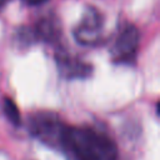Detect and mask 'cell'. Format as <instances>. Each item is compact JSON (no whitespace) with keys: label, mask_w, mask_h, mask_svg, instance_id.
I'll list each match as a JSON object with an SVG mask.
<instances>
[{"label":"cell","mask_w":160,"mask_h":160,"mask_svg":"<svg viewBox=\"0 0 160 160\" xmlns=\"http://www.w3.org/2000/svg\"><path fill=\"white\" fill-rule=\"evenodd\" d=\"M61 146L78 160H116L118 149L111 139L86 128L65 126Z\"/></svg>","instance_id":"6da1fadb"},{"label":"cell","mask_w":160,"mask_h":160,"mask_svg":"<svg viewBox=\"0 0 160 160\" xmlns=\"http://www.w3.org/2000/svg\"><path fill=\"white\" fill-rule=\"evenodd\" d=\"M30 131L50 145H60L61 139L65 130V125L52 114L49 112H40L31 118L30 120Z\"/></svg>","instance_id":"7a4b0ae2"},{"label":"cell","mask_w":160,"mask_h":160,"mask_svg":"<svg viewBox=\"0 0 160 160\" xmlns=\"http://www.w3.org/2000/svg\"><path fill=\"white\" fill-rule=\"evenodd\" d=\"M101 29L102 20L99 11L94 8H88L74 29L75 40L84 46L95 45L100 40Z\"/></svg>","instance_id":"3957f363"},{"label":"cell","mask_w":160,"mask_h":160,"mask_svg":"<svg viewBox=\"0 0 160 160\" xmlns=\"http://www.w3.org/2000/svg\"><path fill=\"white\" fill-rule=\"evenodd\" d=\"M139 42V30L134 25H126L121 29L111 48L112 60L118 62H130L136 55Z\"/></svg>","instance_id":"277c9868"},{"label":"cell","mask_w":160,"mask_h":160,"mask_svg":"<svg viewBox=\"0 0 160 160\" xmlns=\"http://www.w3.org/2000/svg\"><path fill=\"white\" fill-rule=\"evenodd\" d=\"M56 61L59 65V71L62 76L74 79V78H88L91 72V66L78 60L70 58L68 54H60L56 56Z\"/></svg>","instance_id":"5b68a950"},{"label":"cell","mask_w":160,"mask_h":160,"mask_svg":"<svg viewBox=\"0 0 160 160\" xmlns=\"http://www.w3.org/2000/svg\"><path fill=\"white\" fill-rule=\"evenodd\" d=\"M34 39L42 41H52L59 35V26L55 20L51 19H41L36 26L31 30Z\"/></svg>","instance_id":"8992f818"},{"label":"cell","mask_w":160,"mask_h":160,"mask_svg":"<svg viewBox=\"0 0 160 160\" xmlns=\"http://www.w3.org/2000/svg\"><path fill=\"white\" fill-rule=\"evenodd\" d=\"M2 110H4V114L6 115L8 120L14 124L15 126H18L20 124V112H19V109L16 106V104L9 99V98H5L4 101H2Z\"/></svg>","instance_id":"52a82bcc"},{"label":"cell","mask_w":160,"mask_h":160,"mask_svg":"<svg viewBox=\"0 0 160 160\" xmlns=\"http://www.w3.org/2000/svg\"><path fill=\"white\" fill-rule=\"evenodd\" d=\"M48 0H25V2L26 4H29V5H32V6H36V5H41V4H44V2H46Z\"/></svg>","instance_id":"ba28073f"},{"label":"cell","mask_w":160,"mask_h":160,"mask_svg":"<svg viewBox=\"0 0 160 160\" xmlns=\"http://www.w3.org/2000/svg\"><path fill=\"white\" fill-rule=\"evenodd\" d=\"M5 2H6V0H0V8H1V6H2Z\"/></svg>","instance_id":"9c48e42d"}]
</instances>
